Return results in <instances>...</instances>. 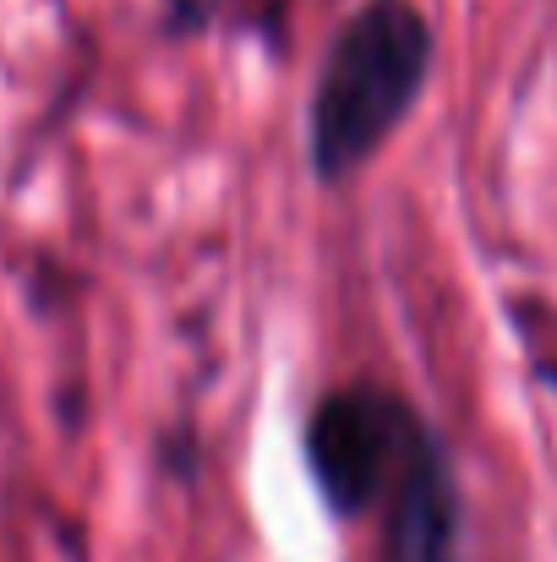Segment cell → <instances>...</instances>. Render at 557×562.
<instances>
[{
  "label": "cell",
  "mask_w": 557,
  "mask_h": 562,
  "mask_svg": "<svg viewBox=\"0 0 557 562\" xmlns=\"http://www.w3.org/2000/svg\"><path fill=\"white\" fill-rule=\"evenodd\" d=\"M432 77V22L415 0H361L334 33L312 110L307 143L323 181H345L393 137Z\"/></svg>",
  "instance_id": "obj_1"
},
{
  "label": "cell",
  "mask_w": 557,
  "mask_h": 562,
  "mask_svg": "<svg viewBox=\"0 0 557 562\" xmlns=\"http://www.w3.org/2000/svg\"><path fill=\"white\" fill-rule=\"evenodd\" d=\"M421 431L426 420L388 387L356 382V387L328 393L307 420V464L328 508L345 519L371 514Z\"/></svg>",
  "instance_id": "obj_2"
},
{
  "label": "cell",
  "mask_w": 557,
  "mask_h": 562,
  "mask_svg": "<svg viewBox=\"0 0 557 562\" xmlns=\"http://www.w3.org/2000/svg\"><path fill=\"white\" fill-rule=\"evenodd\" d=\"M371 514L382 519V562H459V481L432 426Z\"/></svg>",
  "instance_id": "obj_3"
},
{
  "label": "cell",
  "mask_w": 557,
  "mask_h": 562,
  "mask_svg": "<svg viewBox=\"0 0 557 562\" xmlns=\"http://www.w3.org/2000/svg\"><path fill=\"white\" fill-rule=\"evenodd\" d=\"M213 11H219V0H170V27L176 33H197V27L213 22Z\"/></svg>",
  "instance_id": "obj_4"
}]
</instances>
